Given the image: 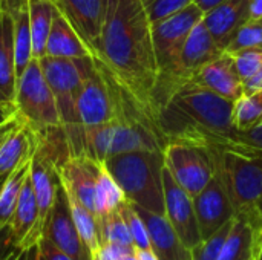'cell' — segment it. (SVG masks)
<instances>
[{"instance_id": "6da1fadb", "label": "cell", "mask_w": 262, "mask_h": 260, "mask_svg": "<svg viewBox=\"0 0 262 260\" xmlns=\"http://www.w3.org/2000/svg\"><path fill=\"white\" fill-rule=\"evenodd\" d=\"M155 118L154 90L158 78L152 23L143 0H106L95 58Z\"/></svg>"}, {"instance_id": "7a4b0ae2", "label": "cell", "mask_w": 262, "mask_h": 260, "mask_svg": "<svg viewBox=\"0 0 262 260\" xmlns=\"http://www.w3.org/2000/svg\"><path fill=\"white\" fill-rule=\"evenodd\" d=\"M233 101L192 83L177 89L155 112L167 143H187L204 149L227 144L236 133L232 123Z\"/></svg>"}, {"instance_id": "3957f363", "label": "cell", "mask_w": 262, "mask_h": 260, "mask_svg": "<svg viewBox=\"0 0 262 260\" xmlns=\"http://www.w3.org/2000/svg\"><path fill=\"white\" fill-rule=\"evenodd\" d=\"M215 176L223 184L235 216H243L259 231L262 222L256 207L262 195V156L236 144L207 149Z\"/></svg>"}, {"instance_id": "277c9868", "label": "cell", "mask_w": 262, "mask_h": 260, "mask_svg": "<svg viewBox=\"0 0 262 260\" xmlns=\"http://www.w3.org/2000/svg\"><path fill=\"white\" fill-rule=\"evenodd\" d=\"M43 75L55 97L61 130L71 155H83V129L78 113V98L83 84L92 72V57L60 58L45 55L38 58Z\"/></svg>"}, {"instance_id": "5b68a950", "label": "cell", "mask_w": 262, "mask_h": 260, "mask_svg": "<svg viewBox=\"0 0 262 260\" xmlns=\"http://www.w3.org/2000/svg\"><path fill=\"white\" fill-rule=\"evenodd\" d=\"M127 202L147 211L164 215L163 152H127L112 155L104 162Z\"/></svg>"}, {"instance_id": "8992f818", "label": "cell", "mask_w": 262, "mask_h": 260, "mask_svg": "<svg viewBox=\"0 0 262 260\" xmlns=\"http://www.w3.org/2000/svg\"><path fill=\"white\" fill-rule=\"evenodd\" d=\"M204 12L193 2L175 14L152 23V40L158 67L154 90V113L177 89V75L184 43Z\"/></svg>"}, {"instance_id": "52a82bcc", "label": "cell", "mask_w": 262, "mask_h": 260, "mask_svg": "<svg viewBox=\"0 0 262 260\" xmlns=\"http://www.w3.org/2000/svg\"><path fill=\"white\" fill-rule=\"evenodd\" d=\"M14 103L18 116L35 132L61 127L55 97L43 75L38 58H32L17 80Z\"/></svg>"}, {"instance_id": "ba28073f", "label": "cell", "mask_w": 262, "mask_h": 260, "mask_svg": "<svg viewBox=\"0 0 262 260\" xmlns=\"http://www.w3.org/2000/svg\"><path fill=\"white\" fill-rule=\"evenodd\" d=\"M164 167L175 182L195 198L215 176L210 152L187 143H167L163 149Z\"/></svg>"}, {"instance_id": "9c48e42d", "label": "cell", "mask_w": 262, "mask_h": 260, "mask_svg": "<svg viewBox=\"0 0 262 260\" xmlns=\"http://www.w3.org/2000/svg\"><path fill=\"white\" fill-rule=\"evenodd\" d=\"M94 61L95 66L86 78L78 98V113L83 130L114 120V92L111 75L101 61L95 58Z\"/></svg>"}, {"instance_id": "30bf717a", "label": "cell", "mask_w": 262, "mask_h": 260, "mask_svg": "<svg viewBox=\"0 0 262 260\" xmlns=\"http://www.w3.org/2000/svg\"><path fill=\"white\" fill-rule=\"evenodd\" d=\"M164 185V216L177 231L183 244L192 250L201 242L198 221L193 207V198L187 195L172 178L169 170H163Z\"/></svg>"}, {"instance_id": "8fae6325", "label": "cell", "mask_w": 262, "mask_h": 260, "mask_svg": "<svg viewBox=\"0 0 262 260\" xmlns=\"http://www.w3.org/2000/svg\"><path fill=\"white\" fill-rule=\"evenodd\" d=\"M52 3L77 32L91 57L97 58L106 0H52Z\"/></svg>"}, {"instance_id": "7c38bea8", "label": "cell", "mask_w": 262, "mask_h": 260, "mask_svg": "<svg viewBox=\"0 0 262 260\" xmlns=\"http://www.w3.org/2000/svg\"><path fill=\"white\" fill-rule=\"evenodd\" d=\"M43 238L49 239L55 247H58L61 251L69 254L74 260H92L89 250L86 248V245L83 244L77 231V227L71 216L66 195L60 182L57 187L55 202H54Z\"/></svg>"}, {"instance_id": "4fadbf2b", "label": "cell", "mask_w": 262, "mask_h": 260, "mask_svg": "<svg viewBox=\"0 0 262 260\" xmlns=\"http://www.w3.org/2000/svg\"><path fill=\"white\" fill-rule=\"evenodd\" d=\"M195 215L201 241L210 238L223 225L235 218V208L216 176L193 198Z\"/></svg>"}, {"instance_id": "5bb4252c", "label": "cell", "mask_w": 262, "mask_h": 260, "mask_svg": "<svg viewBox=\"0 0 262 260\" xmlns=\"http://www.w3.org/2000/svg\"><path fill=\"white\" fill-rule=\"evenodd\" d=\"M100 164L101 162H97L84 155H69L55 169L63 190L75 196L91 211H94L95 184Z\"/></svg>"}, {"instance_id": "9a60e30c", "label": "cell", "mask_w": 262, "mask_h": 260, "mask_svg": "<svg viewBox=\"0 0 262 260\" xmlns=\"http://www.w3.org/2000/svg\"><path fill=\"white\" fill-rule=\"evenodd\" d=\"M223 49L218 46L215 38L212 37L210 31L204 25L203 18L193 26L190 31L183 52L180 58L178 66V75H177V89H180L183 84H186L196 70H200L204 64L216 60L220 55H223ZM175 89V90H177Z\"/></svg>"}, {"instance_id": "2e32d148", "label": "cell", "mask_w": 262, "mask_h": 260, "mask_svg": "<svg viewBox=\"0 0 262 260\" xmlns=\"http://www.w3.org/2000/svg\"><path fill=\"white\" fill-rule=\"evenodd\" d=\"M187 83L210 90L229 101H236L244 93L243 80L236 74L232 58L226 52H223L216 60L204 64Z\"/></svg>"}, {"instance_id": "e0dca14e", "label": "cell", "mask_w": 262, "mask_h": 260, "mask_svg": "<svg viewBox=\"0 0 262 260\" xmlns=\"http://www.w3.org/2000/svg\"><path fill=\"white\" fill-rule=\"evenodd\" d=\"M135 207V205H134ZM141 219L144 221L152 251L160 260H192V251L183 244L177 231L164 215H157L144 208L135 207Z\"/></svg>"}, {"instance_id": "ac0fdd59", "label": "cell", "mask_w": 262, "mask_h": 260, "mask_svg": "<svg viewBox=\"0 0 262 260\" xmlns=\"http://www.w3.org/2000/svg\"><path fill=\"white\" fill-rule=\"evenodd\" d=\"M250 2L252 0H223L204 14L203 21L223 51L236 29L249 20Z\"/></svg>"}, {"instance_id": "d6986e66", "label": "cell", "mask_w": 262, "mask_h": 260, "mask_svg": "<svg viewBox=\"0 0 262 260\" xmlns=\"http://www.w3.org/2000/svg\"><path fill=\"white\" fill-rule=\"evenodd\" d=\"M35 149L37 132L21 120L0 147V176L9 175L18 166L29 161Z\"/></svg>"}, {"instance_id": "ffe728a7", "label": "cell", "mask_w": 262, "mask_h": 260, "mask_svg": "<svg viewBox=\"0 0 262 260\" xmlns=\"http://www.w3.org/2000/svg\"><path fill=\"white\" fill-rule=\"evenodd\" d=\"M14 57V20L0 11V101H14L17 90Z\"/></svg>"}, {"instance_id": "44dd1931", "label": "cell", "mask_w": 262, "mask_h": 260, "mask_svg": "<svg viewBox=\"0 0 262 260\" xmlns=\"http://www.w3.org/2000/svg\"><path fill=\"white\" fill-rule=\"evenodd\" d=\"M46 55L60 58H80L91 57L88 48L80 40L77 32L68 23V20L55 8L51 31L46 41Z\"/></svg>"}, {"instance_id": "7402d4cb", "label": "cell", "mask_w": 262, "mask_h": 260, "mask_svg": "<svg viewBox=\"0 0 262 260\" xmlns=\"http://www.w3.org/2000/svg\"><path fill=\"white\" fill-rule=\"evenodd\" d=\"M37 215H38L37 201H35L34 188H32V184H31V178L28 176L23 187H21V192H20L14 215L11 218V222L8 225L9 233H11V239H12V242L15 244L17 248L25 250L26 242H28L32 230L35 227Z\"/></svg>"}, {"instance_id": "603a6c76", "label": "cell", "mask_w": 262, "mask_h": 260, "mask_svg": "<svg viewBox=\"0 0 262 260\" xmlns=\"http://www.w3.org/2000/svg\"><path fill=\"white\" fill-rule=\"evenodd\" d=\"M258 230L243 216H235L218 260H253Z\"/></svg>"}, {"instance_id": "cb8c5ba5", "label": "cell", "mask_w": 262, "mask_h": 260, "mask_svg": "<svg viewBox=\"0 0 262 260\" xmlns=\"http://www.w3.org/2000/svg\"><path fill=\"white\" fill-rule=\"evenodd\" d=\"M55 5L52 0L29 2V25L32 37V57L41 58L46 55V41L52 25Z\"/></svg>"}, {"instance_id": "d4e9b609", "label": "cell", "mask_w": 262, "mask_h": 260, "mask_svg": "<svg viewBox=\"0 0 262 260\" xmlns=\"http://www.w3.org/2000/svg\"><path fill=\"white\" fill-rule=\"evenodd\" d=\"M124 201L126 198L120 185L115 182V179L112 178L106 166L100 164L97 184H95V201H94L95 216L101 218L115 211Z\"/></svg>"}, {"instance_id": "484cf974", "label": "cell", "mask_w": 262, "mask_h": 260, "mask_svg": "<svg viewBox=\"0 0 262 260\" xmlns=\"http://www.w3.org/2000/svg\"><path fill=\"white\" fill-rule=\"evenodd\" d=\"M63 192L66 195L68 205H69V210H71V216L74 219V224L77 227V231H78L83 244L89 250L91 256H94V253L97 251V248L100 245L98 219H97L95 213L91 211L89 208H86L75 196H72L66 190H63Z\"/></svg>"}, {"instance_id": "4316f807", "label": "cell", "mask_w": 262, "mask_h": 260, "mask_svg": "<svg viewBox=\"0 0 262 260\" xmlns=\"http://www.w3.org/2000/svg\"><path fill=\"white\" fill-rule=\"evenodd\" d=\"M31 159L23 162L21 166H18L15 170H12L2 184V188H0V227H8L11 222L21 187H23L26 178L29 176Z\"/></svg>"}, {"instance_id": "83f0119b", "label": "cell", "mask_w": 262, "mask_h": 260, "mask_svg": "<svg viewBox=\"0 0 262 260\" xmlns=\"http://www.w3.org/2000/svg\"><path fill=\"white\" fill-rule=\"evenodd\" d=\"M14 57H15V72L17 78L25 72L32 57V37L29 25V5L14 15Z\"/></svg>"}, {"instance_id": "f1b7e54d", "label": "cell", "mask_w": 262, "mask_h": 260, "mask_svg": "<svg viewBox=\"0 0 262 260\" xmlns=\"http://www.w3.org/2000/svg\"><path fill=\"white\" fill-rule=\"evenodd\" d=\"M232 123L236 132H247L262 123V90L256 93H243L233 101Z\"/></svg>"}, {"instance_id": "f546056e", "label": "cell", "mask_w": 262, "mask_h": 260, "mask_svg": "<svg viewBox=\"0 0 262 260\" xmlns=\"http://www.w3.org/2000/svg\"><path fill=\"white\" fill-rule=\"evenodd\" d=\"M97 219H98L100 242H111V244L124 247L127 250H135L127 224L118 208L115 211H112L106 216L97 218Z\"/></svg>"}, {"instance_id": "4dcf8cb0", "label": "cell", "mask_w": 262, "mask_h": 260, "mask_svg": "<svg viewBox=\"0 0 262 260\" xmlns=\"http://www.w3.org/2000/svg\"><path fill=\"white\" fill-rule=\"evenodd\" d=\"M246 48H262V18H249L247 21H244L227 43L224 52L239 51Z\"/></svg>"}, {"instance_id": "1f68e13d", "label": "cell", "mask_w": 262, "mask_h": 260, "mask_svg": "<svg viewBox=\"0 0 262 260\" xmlns=\"http://www.w3.org/2000/svg\"><path fill=\"white\" fill-rule=\"evenodd\" d=\"M118 210L127 224V228L130 231L135 250H152L147 227H146L144 221L141 219V216L138 215V211L135 210V207L130 202L124 201L118 207Z\"/></svg>"}, {"instance_id": "d6a6232c", "label": "cell", "mask_w": 262, "mask_h": 260, "mask_svg": "<svg viewBox=\"0 0 262 260\" xmlns=\"http://www.w3.org/2000/svg\"><path fill=\"white\" fill-rule=\"evenodd\" d=\"M226 54L232 58L233 67L243 81L250 78L262 67V48H246Z\"/></svg>"}, {"instance_id": "836d02e7", "label": "cell", "mask_w": 262, "mask_h": 260, "mask_svg": "<svg viewBox=\"0 0 262 260\" xmlns=\"http://www.w3.org/2000/svg\"><path fill=\"white\" fill-rule=\"evenodd\" d=\"M233 219L223 225L218 231H215L210 238L201 241L195 248H192V260H218L220 253L223 250L224 241L232 228Z\"/></svg>"}, {"instance_id": "e575fe53", "label": "cell", "mask_w": 262, "mask_h": 260, "mask_svg": "<svg viewBox=\"0 0 262 260\" xmlns=\"http://www.w3.org/2000/svg\"><path fill=\"white\" fill-rule=\"evenodd\" d=\"M143 2L150 23H155L166 18L170 14L178 12L180 9L186 8L195 0H143Z\"/></svg>"}, {"instance_id": "d590c367", "label": "cell", "mask_w": 262, "mask_h": 260, "mask_svg": "<svg viewBox=\"0 0 262 260\" xmlns=\"http://www.w3.org/2000/svg\"><path fill=\"white\" fill-rule=\"evenodd\" d=\"M227 144H236L241 146L250 152L258 153L262 156V123L259 126L247 130V132H236L235 136Z\"/></svg>"}, {"instance_id": "8d00e7d4", "label": "cell", "mask_w": 262, "mask_h": 260, "mask_svg": "<svg viewBox=\"0 0 262 260\" xmlns=\"http://www.w3.org/2000/svg\"><path fill=\"white\" fill-rule=\"evenodd\" d=\"M135 250H127L124 247H120L117 244L111 242H100L97 251L94 253L92 260H123V257L129 253H134Z\"/></svg>"}, {"instance_id": "74e56055", "label": "cell", "mask_w": 262, "mask_h": 260, "mask_svg": "<svg viewBox=\"0 0 262 260\" xmlns=\"http://www.w3.org/2000/svg\"><path fill=\"white\" fill-rule=\"evenodd\" d=\"M37 247L41 253V256L46 260H74L69 254H66L64 251H61L58 247H55L49 239L41 238L37 242Z\"/></svg>"}, {"instance_id": "f35d334b", "label": "cell", "mask_w": 262, "mask_h": 260, "mask_svg": "<svg viewBox=\"0 0 262 260\" xmlns=\"http://www.w3.org/2000/svg\"><path fill=\"white\" fill-rule=\"evenodd\" d=\"M15 250L17 247L11 239L9 227H0V260H8Z\"/></svg>"}, {"instance_id": "ab89813d", "label": "cell", "mask_w": 262, "mask_h": 260, "mask_svg": "<svg viewBox=\"0 0 262 260\" xmlns=\"http://www.w3.org/2000/svg\"><path fill=\"white\" fill-rule=\"evenodd\" d=\"M244 86V93H256L262 90V67L253 74L250 78H247L246 81H243Z\"/></svg>"}, {"instance_id": "60d3db41", "label": "cell", "mask_w": 262, "mask_h": 260, "mask_svg": "<svg viewBox=\"0 0 262 260\" xmlns=\"http://www.w3.org/2000/svg\"><path fill=\"white\" fill-rule=\"evenodd\" d=\"M17 106L14 101H0V126L17 116Z\"/></svg>"}, {"instance_id": "b9f144b4", "label": "cell", "mask_w": 262, "mask_h": 260, "mask_svg": "<svg viewBox=\"0 0 262 260\" xmlns=\"http://www.w3.org/2000/svg\"><path fill=\"white\" fill-rule=\"evenodd\" d=\"M31 0H0V8L3 12H8L9 15H14L20 9L26 8Z\"/></svg>"}, {"instance_id": "7bdbcfd3", "label": "cell", "mask_w": 262, "mask_h": 260, "mask_svg": "<svg viewBox=\"0 0 262 260\" xmlns=\"http://www.w3.org/2000/svg\"><path fill=\"white\" fill-rule=\"evenodd\" d=\"M20 121H21V118L17 115V116H14L12 120H9V121H6L5 124L0 126V147H2V144H3V141L8 138V135L18 126Z\"/></svg>"}, {"instance_id": "ee69618b", "label": "cell", "mask_w": 262, "mask_h": 260, "mask_svg": "<svg viewBox=\"0 0 262 260\" xmlns=\"http://www.w3.org/2000/svg\"><path fill=\"white\" fill-rule=\"evenodd\" d=\"M249 18H253V20L262 18V0H252L250 2Z\"/></svg>"}, {"instance_id": "f6af8a7d", "label": "cell", "mask_w": 262, "mask_h": 260, "mask_svg": "<svg viewBox=\"0 0 262 260\" xmlns=\"http://www.w3.org/2000/svg\"><path fill=\"white\" fill-rule=\"evenodd\" d=\"M223 0H195V3L200 6V9L206 14V12H209L212 8H215L218 3H221Z\"/></svg>"}, {"instance_id": "bcb514c9", "label": "cell", "mask_w": 262, "mask_h": 260, "mask_svg": "<svg viewBox=\"0 0 262 260\" xmlns=\"http://www.w3.org/2000/svg\"><path fill=\"white\" fill-rule=\"evenodd\" d=\"M135 256L138 260H160L152 250H135Z\"/></svg>"}, {"instance_id": "7dc6e473", "label": "cell", "mask_w": 262, "mask_h": 260, "mask_svg": "<svg viewBox=\"0 0 262 260\" xmlns=\"http://www.w3.org/2000/svg\"><path fill=\"white\" fill-rule=\"evenodd\" d=\"M253 260H262V228L256 233V241H255V256Z\"/></svg>"}, {"instance_id": "c3c4849f", "label": "cell", "mask_w": 262, "mask_h": 260, "mask_svg": "<svg viewBox=\"0 0 262 260\" xmlns=\"http://www.w3.org/2000/svg\"><path fill=\"white\" fill-rule=\"evenodd\" d=\"M8 260H28V248L23 250V248H17L9 257Z\"/></svg>"}, {"instance_id": "681fc988", "label": "cell", "mask_w": 262, "mask_h": 260, "mask_svg": "<svg viewBox=\"0 0 262 260\" xmlns=\"http://www.w3.org/2000/svg\"><path fill=\"white\" fill-rule=\"evenodd\" d=\"M28 260H38V248H37V245L28 248Z\"/></svg>"}, {"instance_id": "f907efd6", "label": "cell", "mask_w": 262, "mask_h": 260, "mask_svg": "<svg viewBox=\"0 0 262 260\" xmlns=\"http://www.w3.org/2000/svg\"><path fill=\"white\" fill-rule=\"evenodd\" d=\"M256 211H258V216H259V219H261V222H262V195H261V199H259V202H258Z\"/></svg>"}, {"instance_id": "816d5d0a", "label": "cell", "mask_w": 262, "mask_h": 260, "mask_svg": "<svg viewBox=\"0 0 262 260\" xmlns=\"http://www.w3.org/2000/svg\"><path fill=\"white\" fill-rule=\"evenodd\" d=\"M123 260H138V257L135 256V251H134V253H129V254H126V256L123 257Z\"/></svg>"}, {"instance_id": "f5cc1de1", "label": "cell", "mask_w": 262, "mask_h": 260, "mask_svg": "<svg viewBox=\"0 0 262 260\" xmlns=\"http://www.w3.org/2000/svg\"><path fill=\"white\" fill-rule=\"evenodd\" d=\"M6 176H8V175H2V176H0V187H2V184H3V181L6 179Z\"/></svg>"}, {"instance_id": "db71d44e", "label": "cell", "mask_w": 262, "mask_h": 260, "mask_svg": "<svg viewBox=\"0 0 262 260\" xmlns=\"http://www.w3.org/2000/svg\"><path fill=\"white\" fill-rule=\"evenodd\" d=\"M38 248V247H37ZM38 260H46L43 256H41V253H40V250H38Z\"/></svg>"}, {"instance_id": "11a10c76", "label": "cell", "mask_w": 262, "mask_h": 260, "mask_svg": "<svg viewBox=\"0 0 262 260\" xmlns=\"http://www.w3.org/2000/svg\"><path fill=\"white\" fill-rule=\"evenodd\" d=\"M0 11H2V8H0Z\"/></svg>"}]
</instances>
